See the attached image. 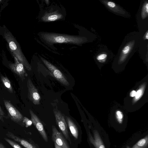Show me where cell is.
I'll return each mask as SVG.
<instances>
[{
	"label": "cell",
	"instance_id": "obj_1",
	"mask_svg": "<svg viewBox=\"0 0 148 148\" xmlns=\"http://www.w3.org/2000/svg\"><path fill=\"white\" fill-rule=\"evenodd\" d=\"M88 140L91 148H110L108 135L100 126L90 125L87 130Z\"/></svg>",
	"mask_w": 148,
	"mask_h": 148
},
{
	"label": "cell",
	"instance_id": "obj_2",
	"mask_svg": "<svg viewBox=\"0 0 148 148\" xmlns=\"http://www.w3.org/2000/svg\"><path fill=\"white\" fill-rule=\"evenodd\" d=\"M139 39L138 32H132L126 35L118 53L119 62H124L134 54L138 47Z\"/></svg>",
	"mask_w": 148,
	"mask_h": 148
},
{
	"label": "cell",
	"instance_id": "obj_3",
	"mask_svg": "<svg viewBox=\"0 0 148 148\" xmlns=\"http://www.w3.org/2000/svg\"><path fill=\"white\" fill-rule=\"evenodd\" d=\"M41 37L48 44L68 43L77 45L86 41L84 37L51 33H42Z\"/></svg>",
	"mask_w": 148,
	"mask_h": 148
},
{
	"label": "cell",
	"instance_id": "obj_4",
	"mask_svg": "<svg viewBox=\"0 0 148 148\" xmlns=\"http://www.w3.org/2000/svg\"><path fill=\"white\" fill-rule=\"evenodd\" d=\"M4 38L7 42L13 56L22 64L28 71L32 70V67L23 53L21 47L11 33L6 31L4 34Z\"/></svg>",
	"mask_w": 148,
	"mask_h": 148
},
{
	"label": "cell",
	"instance_id": "obj_5",
	"mask_svg": "<svg viewBox=\"0 0 148 148\" xmlns=\"http://www.w3.org/2000/svg\"><path fill=\"white\" fill-rule=\"evenodd\" d=\"M53 112L57 125L66 139L71 144V142L69 134L67 123L63 114L57 109H54Z\"/></svg>",
	"mask_w": 148,
	"mask_h": 148
},
{
	"label": "cell",
	"instance_id": "obj_6",
	"mask_svg": "<svg viewBox=\"0 0 148 148\" xmlns=\"http://www.w3.org/2000/svg\"><path fill=\"white\" fill-rule=\"evenodd\" d=\"M40 58L44 64L58 81L64 85H69V83L66 79L59 70L45 59L41 57Z\"/></svg>",
	"mask_w": 148,
	"mask_h": 148
},
{
	"label": "cell",
	"instance_id": "obj_7",
	"mask_svg": "<svg viewBox=\"0 0 148 148\" xmlns=\"http://www.w3.org/2000/svg\"><path fill=\"white\" fill-rule=\"evenodd\" d=\"M148 2L147 1H145L141 5V9L139 10L137 15V21L139 22V28L141 30L143 29H147L148 25H146L148 23Z\"/></svg>",
	"mask_w": 148,
	"mask_h": 148
},
{
	"label": "cell",
	"instance_id": "obj_8",
	"mask_svg": "<svg viewBox=\"0 0 148 148\" xmlns=\"http://www.w3.org/2000/svg\"><path fill=\"white\" fill-rule=\"evenodd\" d=\"M3 102L11 119L17 123L23 121L24 118L23 116L10 101L8 100H4Z\"/></svg>",
	"mask_w": 148,
	"mask_h": 148
},
{
	"label": "cell",
	"instance_id": "obj_9",
	"mask_svg": "<svg viewBox=\"0 0 148 148\" xmlns=\"http://www.w3.org/2000/svg\"><path fill=\"white\" fill-rule=\"evenodd\" d=\"M125 148H148V134L134 138L125 145Z\"/></svg>",
	"mask_w": 148,
	"mask_h": 148
},
{
	"label": "cell",
	"instance_id": "obj_10",
	"mask_svg": "<svg viewBox=\"0 0 148 148\" xmlns=\"http://www.w3.org/2000/svg\"><path fill=\"white\" fill-rule=\"evenodd\" d=\"M27 86L29 99L34 104L39 105L41 100V97L37 89L29 79L27 80Z\"/></svg>",
	"mask_w": 148,
	"mask_h": 148
},
{
	"label": "cell",
	"instance_id": "obj_11",
	"mask_svg": "<svg viewBox=\"0 0 148 148\" xmlns=\"http://www.w3.org/2000/svg\"><path fill=\"white\" fill-rule=\"evenodd\" d=\"M52 139L61 148H70L63 135L54 125L52 126Z\"/></svg>",
	"mask_w": 148,
	"mask_h": 148
},
{
	"label": "cell",
	"instance_id": "obj_12",
	"mask_svg": "<svg viewBox=\"0 0 148 148\" xmlns=\"http://www.w3.org/2000/svg\"><path fill=\"white\" fill-rule=\"evenodd\" d=\"M29 112L32 123L38 130L44 140L46 142L48 141V138L43 125L37 116L30 109Z\"/></svg>",
	"mask_w": 148,
	"mask_h": 148
},
{
	"label": "cell",
	"instance_id": "obj_13",
	"mask_svg": "<svg viewBox=\"0 0 148 148\" xmlns=\"http://www.w3.org/2000/svg\"><path fill=\"white\" fill-rule=\"evenodd\" d=\"M101 2L111 12L123 16H129V14L123 8L115 3L107 0H101Z\"/></svg>",
	"mask_w": 148,
	"mask_h": 148
},
{
	"label": "cell",
	"instance_id": "obj_14",
	"mask_svg": "<svg viewBox=\"0 0 148 148\" xmlns=\"http://www.w3.org/2000/svg\"><path fill=\"white\" fill-rule=\"evenodd\" d=\"M13 57L15 62L9 64L10 69L12 71L21 78H23L25 76H27V75L23 65L19 62L15 57Z\"/></svg>",
	"mask_w": 148,
	"mask_h": 148
},
{
	"label": "cell",
	"instance_id": "obj_15",
	"mask_svg": "<svg viewBox=\"0 0 148 148\" xmlns=\"http://www.w3.org/2000/svg\"><path fill=\"white\" fill-rule=\"evenodd\" d=\"M66 121L72 136L76 139L78 138L79 130L77 125L69 116H66Z\"/></svg>",
	"mask_w": 148,
	"mask_h": 148
},
{
	"label": "cell",
	"instance_id": "obj_16",
	"mask_svg": "<svg viewBox=\"0 0 148 148\" xmlns=\"http://www.w3.org/2000/svg\"><path fill=\"white\" fill-rule=\"evenodd\" d=\"M63 17L61 14L57 12H54L46 13L41 19L42 21L45 22L51 21L61 19Z\"/></svg>",
	"mask_w": 148,
	"mask_h": 148
},
{
	"label": "cell",
	"instance_id": "obj_17",
	"mask_svg": "<svg viewBox=\"0 0 148 148\" xmlns=\"http://www.w3.org/2000/svg\"><path fill=\"white\" fill-rule=\"evenodd\" d=\"M96 58V59L100 62H104L108 57L109 54V51L101 50L99 51L97 54Z\"/></svg>",
	"mask_w": 148,
	"mask_h": 148
},
{
	"label": "cell",
	"instance_id": "obj_18",
	"mask_svg": "<svg viewBox=\"0 0 148 148\" xmlns=\"http://www.w3.org/2000/svg\"><path fill=\"white\" fill-rule=\"evenodd\" d=\"M1 80L8 90L11 93H12L13 89L10 82L8 78L7 77L1 76Z\"/></svg>",
	"mask_w": 148,
	"mask_h": 148
},
{
	"label": "cell",
	"instance_id": "obj_19",
	"mask_svg": "<svg viewBox=\"0 0 148 148\" xmlns=\"http://www.w3.org/2000/svg\"><path fill=\"white\" fill-rule=\"evenodd\" d=\"M116 119L118 125H122L123 120V115L122 113L119 111H117L116 112Z\"/></svg>",
	"mask_w": 148,
	"mask_h": 148
},
{
	"label": "cell",
	"instance_id": "obj_20",
	"mask_svg": "<svg viewBox=\"0 0 148 148\" xmlns=\"http://www.w3.org/2000/svg\"><path fill=\"white\" fill-rule=\"evenodd\" d=\"M5 140L13 148H22L19 145L15 142L8 138H5Z\"/></svg>",
	"mask_w": 148,
	"mask_h": 148
},
{
	"label": "cell",
	"instance_id": "obj_21",
	"mask_svg": "<svg viewBox=\"0 0 148 148\" xmlns=\"http://www.w3.org/2000/svg\"><path fill=\"white\" fill-rule=\"evenodd\" d=\"M23 122L25 124V127H27L29 126H31L32 123V122L31 120L29 119L26 117H24L23 120Z\"/></svg>",
	"mask_w": 148,
	"mask_h": 148
},
{
	"label": "cell",
	"instance_id": "obj_22",
	"mask_svg": "<svg viewBox=\"0 0 148 148\" xmlns=\"http://www.w3.org/2000/svg\"><path fill=\"white\" fill-rule=\"evenodd\" d=\"M5 116V114L0 106V119L2 121Z\"/></svg>",
	"mask_w": 148,
	"mask_h": 148
},
{
	"label": "cell",
	"instance_id": "obj_23",
	"mask_svg": "<svg viewBox=\"0 0 148 148\" xmlns=\"http://www.w3.org/2000/svg\"><path fill=\"white\" fill-rule=\"evenodd\" d=\"M142 94V91L140 90H138L136 93L135 95L136 98V99L138 98Z\"/></svg>",
	"mask_w": 148,
	"mask_h": 148
},
{
	"label": "cell",
	"instance_id": "obj_24",
	"mask_svg": "<svg viewBox=\"0 0 148 148\" xmlns=\"http://www.w3.org/2000/svg\"><path fill=\"white\" fill-rule=\"evenodd\" d=\"M136 92L134 90H133L130 93V96L132 97L135 96Z\"/></svg>",
	"mask_w": 148,
	"mask_h": 148
},
{
	"label": "cell",
	"instance_id": "obj_25",
	"mask_svg": "<svg viewBox=\"0 0 148 148\" xmlns=\"http://www.w3.org/2000/svg\"><path fill=\"white\" fill-rule=\"evenodd\" d=\"M0 148H6L2 144L0 143Z\"/></svg>",
	"mask_w": 148,
	"mask_h": 148
},
{
	"label": "cell",
	"instance_id": "obj_26",
	"mask_svg": "<svg viewBox=\"0 0 148 148\" xmlns=\"http://www.w3.org/2000/svg\"><path fill=\"white\" fill-rule=\"evenodd\" d=\"M55 148H61L58 145L54 143Z\"/></svg>",
	"mask_w": 148,
	"mask_h": 148
},
{
	"label": "cell",
	"instance_id": "obj_27",
	"mask_svg": "<svg viewBox=\"0 0 148 148\" xmlns=\"http://www.w3.org/2000/svg\"><path fill=\"white\" fill-rule=\"evenodd\" d=\"M2 1L1 0H0V2L1 1Z\"/></svg>",
	"mask_w": 148,
	"mask_h": 148
},
{
	"label": "cell",
	"instance_id": "obj_28",
	"mask_svg": "<svg viewBox=\"0 0 148 148\" xmlns=\"http://www.w3.org/2000/svg\"></svg>",
	"mask_w": 148,
	"mask_h": 148
}]
</instances>
